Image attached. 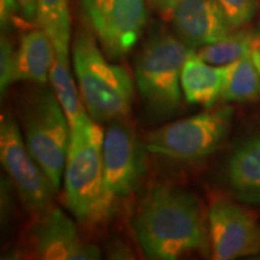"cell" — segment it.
<instances>
[{"mask_svg":"<svg viewBox=\"0 0 260 260\" xmlns=\"http://www.w3.org/2000/svg\"><path fill=\"white\" fill-rule=\"evenodd\" d=\"M132 229L145 258L175 260L193 253L211 255L207 213L189 191L154 183L139 201Z\"/></svg>","mask_w":260,"mask_h":260,"instance_id":"1","label":"cell"},{"mask_svg":"<svg viewBox=\"0 0 260 260\" xmlns=\"http://www.w3.org/2000/svg\"><path fill=\"white\" fill-rule=\"evenodd\" d=\"M104 134L88 112L70 128L63 176L65 199L77 222L87 226L106 220L113 207L104 180Z\"/></svg>","mask_w":260,"mask_h":260,"instance_id":"2","label":"cell"},{"mask_svg":"<svg viewBox=\"0 0 260 260\" xmlns=\"http://www.w3.org/2000/svg\"><path fill=\"white\" fill-rule=\"evenodd\" d=\"M94 34L80 30L73 41V64L82 102L98 123L128 117L134 86L128 71L107 60Z\"/></svg>","mask_w":260,"mask_h":260,"instance_id":"3","label":"cell"},{"mask_svg":"<svg viewBox=\"0 0 260 260\" xmlns=\"http://www.w3.org/2000/svg\"><path fill=\"white\" fill-rule=\"evenodd\" d=\"M18 112L29 153L58 191L70 141V125L63 107L53 89L39 84L22 96Z\"/></svg>","mask_w":260,"mask_h":260,"instance_id":"4","label":"cell"},{"mask_svg":"<svg viewBox=\"0 0 260 260\" xmlns=\"http://www.w3.org/2000/svg\"><path fill=\"white\" fill-rule=\"evenodd\" d=\"M195 51L180 38L155 32L146 41L135 60V81L141 98L152 112L170 116L182 100L181 73Z\"/></svg>","mask_w":260,"mask_h":260,"instance_id":"5","label":"cell"},{"mask_svg":"<svg viewBox=\"0 0 260 260\" xmlns=\"http://www.w3.org/2000/svg\"><path fill=\"white\" fill-rule=\"evenodd\" d=\"M233 107L209 110L151 130L144 144L151 153L180 161L199 160L213 153L228 135Z\"/></svg>","mask_w":260,"mask_h":260,"instance_id":"6","label":"cell"},{"mask_svg":"<svg viewBox=\"0 0 260 260\" xmlns=\"http://www.w3.org/2000/svg\"><path fill=\"white\" fill-rule=\"evenodd\" d=\"M82 14L107 58L119 59L138 44L147 23L146 0H81Z\"/></svg>","mask_w":260,"mask_h":260,"instance_id":"7","label":"cell"},{"mask_svg":"<svg viewBox=\"0 0 260 260\" xmlns=\"http://www.w3.org/2000/svg\"><path fill=\"white\" fill-rule=\"evenodd\" d=\"M0 159L27 211L37 216L53 206L57 190L29 153L18 123L9 113L0 122Z\"/></svg>","mask_w":260,"mask_h":260,"instance_id":"8","label":"cell"},{"mask_svg":"<svg viewBox=\"0 0 260 260\" xmlns=\"http://www.w3.org/2000/svg\"><path fill=\"white\" fill-rule=\"evenodd\" d=\"M146 146L128 117L110 122L103 142L104 180L112 205L138 188L145 171Z\"/></svg>","mask_w":260,"mask_h":260,"instance_id":"9","label":"cell"},{"mask_svg":"<svg viewBox=\"0 0 260 260\" xmlns=\"http://www.w3.org/2000/svg\"><path fill=\"white\" fill-rule=\"evenodd\" d=\"M207 219L212 259L232 260L260 252V223L253 211L217 198L210 205Z\"/></svg>","mask_w":260,"mask_h":260,"instance_id":"10","label":"cell"},{"mask_svg":"<svg viewBox=\"0 0 260 260\" xmlns=\"http://www.w3.org/2000/svg\"><path fill=\"white\" fill-rule=\"evenodd\" d=\"M30 258L41 260H98L102 252L80 235L74 220L56 206L35 216L27 234Z\"/></svg>","mask_w":260,"mask_h":260,"instance_id":"11","label":"cell"},{"mask_svg":"<svg viewBox=\"0 0 260 260\" xmlns=\"http://www.w3.org/2000/svg\"><path fill=\"white\" fill-rule=\"evenodd\" d=\"M171 19L177 37L193 50L222 40L234 30L217 0H182Z\"/></svg>","mask_w":260,"mask_h":260,"instance_id":"12","label":"cell"},{"mask_svg":"<svg viewBox=\"0 0 260 260\" xmlns=\"http://www.w3.org/2000/svg\"><path fill=\"white\" fill-rule=\"evenodd\" d=\"M53 42L44 29H32L21 37L16 52V82L45 84L56 60Z\"/></svg>","mask_w":260,"mask_h":260,"instance_id":"13","label":"cell"},{"mask_svg":"<svg viewBox=\"0 0 260 260\" xmlns=\"http://www.w3.org/2000/svg\"><path fill=\"white\" fill-rule=\"evenodd\" d=\"M226 177L237 199L260 205V136L234 152L226 165Z\"/></svg>","mask_w":260,"mask_h":260,"instance_id":"14","label":"cell"},{"mask_svg":"<svg viewBox=\"0 0 260 260\" xmlns=\"http://www.w3.org/2000/svg\"><path fill=\"white\" fill-rule=\"evenodd\" d=\"M181 87L187 103L210 109L222 96V67L206 63L193 51L182 68Z\"/></svg>","mask_w":260,"mask_h":260,"instance_id":"15","label":"cell"},{"mask_svg":"<svg viewBox=\"0 0 260 260\" xmlns=\"http://www.w3.org/2000/svg\"><path fill=\"white\" fill-rule=\"evenodd\" d=\"M224 102L247 103L260 99V75L248 57L222 67Z\"/></svg>","mask_w":260,"mask_h":260,"instance_id":"16","label":"cell"},{"mask_svg":"<svg viewBox=\"0 0 260 260\" xmlns=\"http://www.w3.org/2000/svg\"><path fill=\"white\" fill-rule=\"evenodd\" d=\"M37 22L51 38L57 54L69 58L71 42L69 0H38Z\"/></svg>","mask_w":260,"mask_h":260,"instance_id":"17","label":"cell"},{"mask_svg":"<svg viewBox=\"0 0 260 260\" xmlns=\"http://www.w3.org/2000/svg\"><path fill=\"white\" fill-rule=\"evenodd\" d=\"M50 81L52 89L56 94L57 99L59 100L71 128L86 111L81 104L82 98L80 96L81 94H79L76 84L71 76L69 58L57 54L50 73Z\"/></svg>","mask_w":260,"mask_h":260,"instance_id":"18","label":"cell"},{"mask_svg":"<svg viewBox=\"0 0 260 260\" xmlns=\"http://www.w3.org/2000/svg\"><path fill=\"white\" fill-rule=\"evenodd\" d=\"M252 42L253 30L241 29L239 31L230 32L222 40L200 47L197 51V54L206 63L223 67L248 56L252 48Z\"/></svg>","mask_w":260,"mask_h":260,"instance_id":"19","label":"cell"},{"mask_svg":"<svg viewBox=\"0 0 260 260\" xmlns=\"http://www.w3.org/2000/svg\"><path fill=\"white\" fill-rule=\"evenodd\" d=\"M225 12L233 29H239L252 21L256 12V0H217Z\"/></svg>","mask_w":260,"mask_h":260,"instance_id":"20","label":"cell"},{"mask_svg":"<svg viewBox=\"0 0 260 260\" xmlns=\"http://www.w3.org/2000/svg\"><path fill=\"white\" fill-rule=\"evenodd\" d=\"M16 50L14 44L6 35L0 40V90L4 95L6 89L16 82Z\"/></svg>","mask_w":260,"mask_h":260,"instance_id":"21","label":"cell"},{"mask_svg":"<svg viewBox=\"0 0 260 260\" xmlns=\"http://www.w3.org/2000/svg\"><path fill=\"white\" fill-rule=\"evenodd\" d=\"M18 14L22 15L18 0H0V23L3 30H8L16 24Z\"/></svg>","mask_w":260,"mask_h":260,"instance_id":"22","label":"cell"},{"mask_svg":"<svg viewBox=\"0 0 260 260\" xmlns=\"http://www.w3.org/2000/svg\"><path fill=\"white\" fill-rule=\"evenodd\" d=\"M181 2L182 0H149L151 5L157 10V12L167 19L172 17L175 9Z\"/></svg>","mask_w":260,"mask_h":260,"instance_id":"23","label":"cell"},{"mask_svg":"<svg viewBox=\"0 0 260 260\" xmlns=\"http://www.w3.org/2000/svg\"><path fill=\"white\" fill-rule=\"evenodd\" d=\"M22 10V17L27 22L37 21L38 0H18Z\"/></svg>","mask_w":260,"mask_h":260,"instance_id":"24","label":"cell"},{"mask_svg":"<svg viewBox=\"0 0 260 260\" xmlns=\"http://www.w3.org/2000/svg\"><path fill=\"white\" fill-rule=\"evenodd\" d=\"M247 57L252 60L256 71H258L260 75V28L256 29V30H253L252 48Z\"/></svg>","mask_w":260,"mask_h":260,"instance_id":"25","label":"cell"}]
</instances>
